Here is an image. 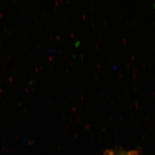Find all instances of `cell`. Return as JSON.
<instances>
[{
	"mask_svg": "<svg viewBox=\"0 0 155 155\" xmlns=\"http://www.w3.org/2000/svg\"><path fill=\"white\" fill-rule=\"evenodd\" d=\"M121 155H138V154H137V153H136L135 152H128L127 153H123Z\"/></svg>",
	"mask_w": 155,
	"mask_h": 155,
	"instance_id": "obj_1",
	"label": "cell"
},
{
	"mask_svg": "<svg viewBox=\"0 0 155 155\" xmlns=\"http://www.w3.org/2000/svg\"><path fill=\"white\" fill-rule=\"evenodd\" d=\"M106 155H117L116 153H114V152L113 151H109V152H107Z\"/></svg>",
	"mask_w": 155,
	"mask_h": 155,
	"instance_id": "obj_2",
	"label": "cell"
}]
</instances>
